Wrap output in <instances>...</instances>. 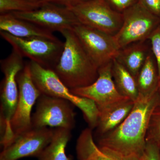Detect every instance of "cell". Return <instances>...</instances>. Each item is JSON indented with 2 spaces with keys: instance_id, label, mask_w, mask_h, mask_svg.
I'll return each instance as SVG.
<instances>
[{
  "instance_id": "f1b7e54d",
  "label": "cell",
  "mask_w": 160,
  "mask_h": 160,
  "mask_svg": "<svg viewBox=\"0 0 160 160\" xmlns=\"http://www.w3.org/2000/svg\"><path fill=\"white\" fill-rule=\"evenodd\" d=\"M27 1L33 2H41L42 0H27Z\"/></svg>"
},
{
  "instance_id": "7c38bea8",
  "label": "cell",
  "mask_w": 160,
  "mask_h": 160,
  "mask_svg": "<svg viewBox=\"0 0 160 160\" xmlns=\"http://www.w3.org/2000/svg\"><path fill=\"white\" fill-rule=\"evenodd\" d=\"M54 129L49 127L32 128L18 136L3 149L0 160H18L28 157L37 158L52 139Z\"/></svg>"
},
{
  "instance_id": "8fae6325",
  "label": "cell",
  "mask_w": 160,
  "mask_h": 160,
  "mask_svg": "<svg viewBox=\"0 0 160 160\" xmlns=\"http://www.w3.org/2000/svg\"><path fill=\"white\" fill-rule=\"evenodd\" d=\"M15 17L28 21L53 32L72 29L80 24L72 12L66 7L43 3L39 9L28 12H12Z\"/></svg>"
},
{
  "instance_id": "d6986e66",
  "label": "cell",
  "mask_w": 160,
  "mask_h": 160,
  "mask_svg": "<svg viewBox=\"0 0 160 160\" xmlns=\"http://www.w3.org/2000/svg\"><path fill=\"white\" fill-rule=\"evenodd\" d=\"M71 130L65 128L54 129L50 142L41 152L38 160H72L66 152L67 144L71 138Z\"/></svg>"
},
{
  "instance_id": "30bf717a",
  "label": "cell",
  "mask_w": 160,
  "mask_h": 160,
  "mask_svg": "<svg viewBox=\"0 0 160 160\" xmlns=\"http://www.w3.org/2000/svg\"><path fill=\"white\" fill-rule=\"evenodd\" d=\"M72 30L98 69L117 55L120 48L114 36L81 23Z\"/></svg>"
},
{
  "instance_id": "52a82bcc",
  "label": "cell",
  "mask_w": 160,
  "mask_h": 160,
  "mask_svg": "<svg viewBox=\"0 0 160 160\" xmlns=\"http://www.w3.org/2000/svg\"><path fill=\"white\" fill-rule=\"evenodd\" d=\"M74 106L67 100L42 94L32 115V127H55L72 130L75 125Z\"/></svg>"
},
{
  "instance_id": "44dd1931",
  "label": "cell",
  "mask_w": 160,
  "mask_h": 160,
  "mask_svg": "<svg viewBox=\"0 0 160 160\" xmlns=\"http://www.w3.org/2000/svg\"><path fill=\"white\" fill-rule=\"evenodd\" d=\"M43 4L27 0H0L1 14L12 12H28L39 9Z\"/></svg>"
},
{
  "instance_id": "603a6c76",
  "label": "cell",
  "mask_w": 160,
  "mask_h": 160,
  "mask_svg": "<svg viewBox=\"0 0 160 160\" xmlns=\"http://www.w3.org/2000/svg\"><path fill=\"white\" fill-rule=\"evenodd\" d=\"M148 39L150 41L152 52L156 62L160 85V25L152 33Z\"/></svg>"
},
{
  "instance_id": "277c9868",
  "label": "cell",
  "mask_w": 160,
  "mask_h": 160,
  "mask_svg": "<svg viewBox=\"0 0 160 160\" xmlns=\"http://www.w3.org/2000/svg\"><path fill=\"white\" fill-rule=\"evenodd\" d=\"M23 58L12 49L6 58L1 60V68L4 78L1 86V145L3 148L12 142L10 123L14 114L18 99V74L25 67Z\"/></svg>"
},
{
  "instance_id": "ba28073f",
  "label": "cell",
  "mask_w": 160,
  "mask_h": 160,
  "mask_svg": "<svg viewBox=\"0 0 160 160\" xmlns=\"http://www.w3.org/2000/svg\"><path fill=\"white\" fill-rule=\"evenodd\" d=\"M68 8L81 24L112 36L122 25V13L112 9L105 0H88Z\"/></svg>"
},
{
  "instance_id": "9a60e30c",
  "label": "cell",
  "mask_w": 160,
  "mask_h": 160,
  "mask_svg": "<svg viewBox=\"0 0 160 160\" xmlns=\"http://www.w3.org/2000/svg\"><path fill=\"white\" fill-rule=\"evenodd\" d=\"M134 102L126 98L108 106L98 108V121L96 133L99 137L116 128L130 113Z\"/></svg>"
},
{
  "instance_id": "4fadbf2b",
  "label": "cell",
  "mask_w": 160,
  "mask_h": 160,
  "mask_svg": "<svg viewBox=\"0 0 160 160\" xmlns=\"http://www.w3.org/2000/svg\"><path fill=\"white\" fill-rule=\"evenodd\" d=\"M112 61L98 69L97 79L86 87L70 89L73 94L93 101L102 108L126 98L118 91L112 74Z\"/></svg>"
},
{
  "instance_id": "f546056e",
  "label": "cell",
  "mask_w": 160,
  "mask_h": 160,
  "mask_svg": "<svg viewBox=\"0 0 160 160\" xmlns=\"http://www.w3.org/2000/svg\"><path fill=\"white\" fill-rule=\"evenodd\" d=\"M158 93H159V94L160 97V85L159 86V88Z\"/></svg>"
},
{
  "instance_id": "3957f363",
  "label": "cell",
  "mask_w": 160,
  "mask_h": 160,
  "mask_svg": "<svg viewBox=\"0 0 160 160\" xmlns=\"http://www.w3.org/2000/svg\"><path fill=\"white\" fill-rule=\"evenodd\" d=\"M27 63L32 79L42 94L69 101L82 111L89 128H96L99 110L93 101L72 93L52 69L44 68L33 61Z\"/></svg>"
},
{
  "instance_id": "ac0fdd59",
  "label": "cell",
  "mask_w": 160,
  "mask_h": 160,
  "mask_svg": "<svg viewBox=\"0 0 160 160\" xmlns=\"http://www.w3.org/2000/svg\"><path fill=\"white\" fill-rule=\"evenodd\" d=\"M78 160H123L102 151L95 142L92 129L86 128L81 132L77 141Z\"/></svg>"
},
{
  "instance_id": "7402d4cb",
  "label": "cell",
  "mask_w": 160,
  "mask_h": 160,
  "mask_svg": "<svg viewBox=\"0 0 160 160\" xmlns=\"http://www.w3.org/2000/svg\"><path fill=\"white\" fill-rule=\"evenodd\" d=\"M146 142L155 143L160 147V102L152 113L146 133Z\"/></svg>"
},
{
  "instance_id": "83f0119b",
  "label": "cell",
  "mask_w": 160,
  "mask_h": 160,
  "mask_svg": "<svg viewBox=\"0 0 160 160\" xmlns=\"http://www.w3.org/2000/svg\"><path fill=\"white\" fill-rule=\"evenodd\" d=\"M123 160H142L141 158V156L138 155H131L130 156L124 158Z\"/></svg>"
},
{
  "instance_id": "cb8c5ba5",
  "label": "cell",
  "mask_w": 160,
  "mask_h": 160,
  "mask_svg": "<svg viewBox=\"0 0 160 160\" xmlns=\"http://www.w3.org/2000/svg\"><path fill=\"white\" fill-rule=\"evenodd\" d=\"M142 160H160V147L155 143L146 142V148L141 156Z\"/></svg>"
},
{
  "instance_id": "4316f807",
  "label": "cell",
  "mask_w": 160,
  "mask_h": 160,
  "mask_svg": "<svg viewBox=\"0 0 160 160\" xmlns=\"http://www.w3.org/2000/svg\"><path fill=\"white\" fill-rule=\"evenodd\" d=\"M88 0H42L41 2L52 3L56 5H62L64 7L68 8L76 6Z\"/></svg>"
},
{
  "instance_id": "e0dca14e",
  "label": "cell",
  "mask_w": 160,
  "mask_h": 160,
  "mask_svg": "<svg viewBox=\"0 0 160 160\" xmlns=\"http://www.w3.org/2000/svg\"><path fill=\"white\" fill-rule=\"evenodd\" d=\"M136 81L139 97H151L158 92L159 77L156 62L152 52L140 70Z\"/></svg>"
},
{
  "instance_id": "2e32d148",
  "label": "cell",
  "mask_w": 160,
  "mask_h": 160,
  "mask_svg": "<svg viewBox=\"0 0 160 160\" xmlns=\"http://www.w3.org/2000/svg\"><path fill=\"white\" fill-rule=\"evenodd\" d=\"M148 40L132 43L120 49L115 58L135 79L152 52Z\"/></svg>"
},
{
  "instance_id": "9c48e42d",
  "label": "cell",
  "mask_w": 160,
  "mask_h": 160,
  "mask_svg": "<svg viewBox=\"0 0 160 160\" xmlns=\"http://www.w3.org/2000/svg\"><path fill=\"white\" fill-rule=\"evenodd\" d=\"M17 81L18 99L10 123L12 142L18 136L32 128V110L42 94L32 79L28 63L25 64L22 70L18 74Z\"/></svg>"
},
{
  "instance_id": "484cf974",
  "label": "cell",
  "mask_w": 160,
  "mask_h": 160,
  "mask_svg": "<svg viewBox=\"0 0 160 160\" xmlns=\"http://www.w3.org/2000/svg\"><path fill=\"white\" fill-rule=\"evenodd\" d=\"M149 12L160 18V0H138Z\"/></svg>"
},
{
  "instance_id": "5bb4252c",
  "label": "cell",
  "mask_w": 160,
  "mask_h": 160,
  "mask_svg": "<svg viewBox=\"0 0 160 160\" xmlns=\"http://www.w3.org/2000/svg\"><path fill=\"white\" fill-rule=\"evenodd\" d=\"M0 30L17 37L42 38L53 41L60 40L52 32L25 20L18 18L11 12L1 14Z\"/></svg>"
},
{
  "instance_id": "8992f818",
  "label": "cell",
  "mask_w": 160,
  "mask_h": 160,
  "mask_svg": "<svg viewBox=\"0 0 160 160\" xmlns=\"http://www.w3.org/2000/svg\"><path fill=\"white\" fill-rule=\"evenodd\" d=\"M123 24L114 37L120 49L132 43L148 40L160 25V18L139 2L122 12Z\"/></svg>"
},
{
  "instance_id": "6da1fadb",
  "label": "cell",
  "mask_w": 160,
  "mask_h": 160,
  "mask_svg": "<svg viewBox=\"0 0 160 160\" xmlns=\"http://www.w3.org/2000/svg\"><path fill=\"white\" fill-rule=\"evenodd\" d=\"M160 102L158 92L151 97H138L122 123L99 137L98 146L106 153L121 159L131 155L141 156L146 148L152 113Z\"/></svg>"
},
{
  "instance_id": "5b68a950",
  "label": "cell",
  "mask_w": 160,
  "mask_h": 160,
  "mask_svg": "<svg viewBox=\"0 0 160 160\" xmlns=\"http://www.w3.org/2000/svg\"><path fill=\"white\" fill-rule=\"evenodd\" d=\"M0 35L23 58H28L44 68L52 70L57 65L64 49V42L60 40L18 38L4 31L0 32Z\"/></svg>"
},
{
  "instance_id": "7a4b0ae2",
  "label": "cell",
  "mask_w": 160,
  "mask_h": 160,
  "mask_svg": "<svg viewBox=\"0 0 160 160\" xmlns=\"http://www.w3.org/2000/svg\"><path fill=\"white\" fill-rule=\"evenodd\" d=\"M60 33L65 38L64 49L53 70L70 89L89 86L98 77V68L72 29Z\"/></svg>"
},
{
  "instance_id": "d4e9b609",
  "label": "cell",
  "mask_w": 160,
  "mask_h": 160,
  "mask_svg": "<svg viewBox=\"0 0 160 160\" xmlns=\"http://www.w3.org/2000/svg\"><path fill=\"white\" fill-rule=\"evenodd\" d=\"M105 1L112 9L121 13L138 2V0H105Z\"/></svg>"
},
{
  "instance_id": "ffe728a7",
  "label": "cell",
  "mask_w": 160,
  "mask_h": 160,
  "mask_svg": "<svg viewBox=\"0 0 160 160\" xmlns=\"http://www.w3.org/2000/svg\"><path fill=\"white\" fill-rule=\"evenodd\" d=\"M112 74L119 92L135 102L139 97L136 79L115 58L112 60Z\"/></svg>"
}]
</instances>
